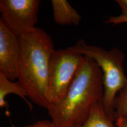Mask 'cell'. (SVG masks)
Returning <instances> with one entry per match:
<instances>
[{"instance_id": "10", "label": "cell", "mask_w": 127, "mask_h": 127, "mask_svg": "<svg viewBox=\"0 0 127 127\" xmlns=\"http://www.w3.org/2000/svg\"><path fill=\"white\" fill-rule=\"evenodd\" d=\"M114 111L115 120L120 117L127 118V83L116 98Z\"/></svg>"}, {"instance_id": "7", "label": "cell", "mask_w": 127, "mask_h": 127, "mask_svg": "<svg viewBox=\"0 0 127 127\" xmlns=\"http://www.w3.org/2000/svg\"><path fill=\"white\" fill-rule=\"evenodd\" d=\"M54 22L61 25H79L81 17L78 12L66 0H52Z\"/></svg>"}, {"instance_id": "13", "label": "cell", "mask_w": 127, "mask_h": 127, "mask_svg": "<svg viewBox=\"0 0 127 127\" xmlns=\"http://www.w3.org/2000/svg\"><path fill=\"white\" fill-rule=\"evenodd\" d=\"M117 127H127V118L120 117L115 120Z\"/></svg>"}, {"instance_id": "12", "label": "cell", "mask_w": 127, "mask_h": 127, "mask_svg": "<svg viewBox=\"0 0 127 127\" xmlns=\"http://www.w3.org/2000/svg\"><path fill=\"white\" fill-rule=\"evenodd\" d=\"M24 127H57L52 121L40 120L32 124H30Z\"/></svg>"}, {"instance_id": "1", "label": "cell", "mask_w": 127, "mask_h": 127, "mask_svg": "<svg viewBox=\"0 0 127 127\" xmlns=\"http://www.w3.org/2000/svg\"><path fill=\"white\" fill-rule=\"evenodd\" d=\"M84 60L65 97L48 108L57 127H72L82 124L96 103L104 96L103 74L94 60Z\"/></svg>"}, {"instance_id": "4", "label": "cell", "mask_w": 127, "mask_h": 127, "mask_svg": "<svg viewBox=\"0 0 127 127\" xmlns=\"http://www.w3.org/2000/svg\"><path fill=\"white\" fill-rule=\"evenodd\" d=\"M84 57L69 47L54 50L49 66L46 95L50 106L65 97Z\"/></svg>"}, {"instance_id": "5", "label": "cell", "mask_w": 127, "mask_h": 127, "mask_svg": "<svg viewBox=\"0 0 127 127\" xmlns=\"http://www.w3.org/2000/svg\"><path fill=\"white\" fill-rule=\"evenodd\" d=\"M39 0H1L0 20L18 37L34 31Z\"/></svg>"}, {"instance_id": "9", "label": "cell", "mask_w": 127, "mask_h": 127, "mask_svg": "<svg viewBox=\"0 0 127 127\" xmlns=\"http://www.w3.org/2000/svg\"><path fill=\"white\" fill-rule=\"evenodd\" d=\"M72 127H117L105 111L102 101L94 105L88 117L82 124Z\"/></svg>"}, {"instance_id": "3", "label": "cell", "mask_w": 127, "mask_h": 127, "mask_svg": "<svg viewBox=\"0 0 127 127\" xmlns=\"http://www.w3.org/2000/svg\"><path fill=\"white\" fill-rule=\"evenodd\" d=\"M71 50L83 56L93 59L101 68L103 74L104 96L102 104L106 113L115 121L114 104L117 95L127 83L123 62L124 55L117 48L108 51L95 45H90L80 39Z\"/></svg>"}, {"instance_id": "6", "label": "cell", "mask_w": 127, "mask_h": 127, "mask_svg": "<svg viewBox=\"0 0 127 127\" xmlns=\"http://www.w3.org/2000/svg\"><path fill=\"white\" fill-rule=\"evenodd\" d=\"M20 54L19 37L0 20V72L11 81L18 78Z\"/></svg>"}, {"instance_id": "8", "label": "cell", "mask_w": 127, "mask_h": 127, "mask_svg": "<svg viewBox=\"0 0 127 127\" xmlns=\"http://www.w3.org/2000/svg\"><path fill=\"white\" fill-rule=\"evenodd\" d=\"M10 94H16L23 98L32 110V104L27 99L29 95L24 87L19 81L13 82L0 72V107L7 108L8 104L5 101V97Z\"/></svg>"}, {"instance_id": "11", "label": "cell", "mask_w": 127, "mask_h": 127, "mask_svg": "<svg viewBox=\"0 0 127 127\" xmlns=\"http://www.w3.org/2000/svg\"><path fill=\"white\" fill-rule=\"evenodd\" d=\"M117 4L121 9V14L117 17H110L106 23L114 25L127 23V0H117Z\"/></svg>"}, {"instance_id": "2", "label": "cell", "mask_w": 127, "mask_h": 127, "mask_svg": "<svg viewBox=\"0 0 127 127\" xmlns=\"http://www.w3.org/2000/svg\"><path fill=\"white\" fill-rule=\"evenodd\" d=\"M19 39L21 54L17 79L27 91L28 98L48 109L50 105L46 95L50 59L54 50L53 42L51 36L38 27Z\"/></svg>"}]
</instances>
